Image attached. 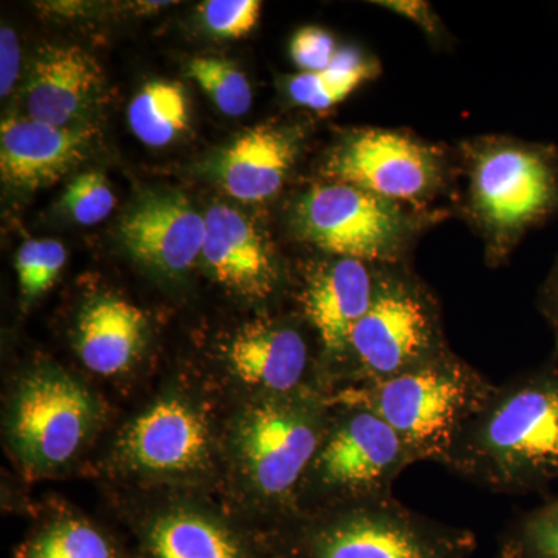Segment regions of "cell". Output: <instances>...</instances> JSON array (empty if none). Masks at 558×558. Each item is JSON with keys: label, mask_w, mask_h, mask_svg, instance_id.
<instances>
[{"label": "cell", "mask_w": 558, "mask_h": 558, "mask_svg": "<svg viewBox=\"0 0 558 558\" xmlns=\"http://www.w3.org/2000/svg\"><path fill=\"white\" fill-rule=\"evenodd\" d=\"M16 558H120L112 539L80 519L51 521L17 549Z\"/></svg>", "instance_id": "cell-23"}, {"label": "cell", "mask_w": 558, "mask_h": 558, "mask_svg": "<svg viewBox=\"0 0 558 558\" xmlns=\"http://www.w3.org/2000/svg\"><path fill=\"white\" fill-rule=\"evenodd\" d=\"M377 65L365 60L359 50L337 51L328 69L301 72L289 81L290 98L303 108L329 110L347 100L349 95L376 75Z\"/></svg>", "instance_id": "cell-22"}, {"label": "cell", "mask_w": 558, "mask_h": 558, "mask_svg": "<svg viewBox=\"0 0 558 558\" xmlns=\"http://www.w3.org/2000/svg\"><path fill=\"white\" fill-rule=\"evenodd\" d=\"M337 51L332 36L317 27L301 28L290 43L292 60L303 72L328 69Z\"/></svg>", "instance_id": "cell-29"}, {"label": "cell", "mask_w": 558, "mask_h": 558, "mask_svg": "<svg viewBox=\"0 0 558 558\" xmlns=\"http://www.w3.org/2000/svg\"><path fill=\"white\" fill-rule=\"evenodd\" d=\"M379 5L402 14L407 20L416 22L418 27L427 32L432 38L440 35L438 17L433 14V10L425 2H409V0L403 2V0H400V2H380Z\"/></svg>", "instance_id": "cell-31"}, {"label": "cell", "mask_w": 558, "mask_h": 558, "mask_svg": "<svg viewBox=\"0 0 558 558\" xmlns=\"http://www.w3.org/2000/svg\"><path fill=\"white\" fill-rule=\"evenodd\" d=\"M330 403L336 413L329 414L300 494L310 488L336 502L332 508L392 495L400 473L417 462L414 454L373 411L339 400Z\"/></svg>", "instance_id": "cell-8"}, {"label": "cell", "mask_w": 558, "mask_h": 558, "mask_svg": "<svg viewBox=\"0 0 558 558\" xmlns=\"http://www.w3.org/2000/svg\"><path fill=\"white\" fill-rule=\"evenodd\" d=\"M189 75L226 116L242 117L252 108L253 92L247 76L231 62L196 58L190 62Z\"/></svg>", "instance_id": "cell-25"}, {"label": "cell", "mask_w": 558, "mask_h": 558, "mask_svg": "<svg viewBox=\"0 0 558 558\" xmlns=\"http://www.w3.org/2000/svg\"><path fill=\"white\" fill-rule=\"evenodd\" d=\"M498 558H558V497L510 524Z\"/></svg>", "instance_id": "cell-24"}, {"label": "cell", "mask_w": 558, "mask_h": 558, "mask_svg": "<svg viewBox=\"0 0 558 558\" xmlns=\"http://www.w3.org/2000/svg\"><path fill=\"white\" fill-rule=\"evenodd\" d=\"M208 453L207 421L179 398L150 405L124 429L117 446V457L128 469L145 473L193 472Z\"/></svg>", "instance_id": "cell-12"}, {"label": "cell", "mask_w": 558, "mask_h": 558, "mask_svg": "<svg viewBox=\"0 0 558 558\" xmlns=\"http://www.w3.org/2000/svg\"><path fill=\"white\" fill-rule=\"evenodd\" d=\"M444 468L498 492L535 490L558 478V368L495 385L459 433Z\"/></svg>", "instance_id": "cell-1"}, {"label": "cell", "mask_w": 558, "mask_h": 558, "mask_svg": "<svg viewBox=\"0 0 558 558\" xmlns=\"http://www.w3.org/2000/svg\"><path fill=\"white\" fill-rule=\"evenodd\" d=\"M21 68V46L10 27L0 32V95L7 97L16 84Z\"/></svg>", "instance_id": "cell-30"}, {"label": "cell", "mask_w": 558, "mask_h": 558, "mask_svg": "<svg viewBox=\"0 0 558 558\" xmlns=\"http://www.w3.org/2000/svg\"><path fill=\"white\" fill-rule=\"evenodd\" d=\"M100 421L89 389L58 368L33 371L14 392L9 438L22 464L36 472L72 461Z\"/></svg>", "instance_id": "cell-9"}, {"label": "cell", "mask_w": 558, "mask_h": 558, "mask_svg": "<svg viewBox=\"0 0 558 558\" xmlns=\"http://www.w3.org/2000/svg\"><path fill=\"white\" fill-rule=\"evenodd\" d=\"M427 218L410 205L330 180L304 191L292 209L301 241L326 255L374 266L403 264Z\"/></svg>", "instance_id": "cell-6"}, {"label": "cell", "mask_w": 558, "mask_h": 558, "mask_svg": "<svg viewBox=\"0 0 558 558\" xmlns=\"http://www.w3.org/2000/svg\"><path fill=\"white\" fill-rule=\"evenodd\" d=\"M299 135L278 126H256L220 154L216 174L234 199L260 202L284 185L299 156Z\"/></svg>", "instance_id": "cell-18"}, {"label": "cell", "mask_w": 558, "mask_h": 558, "mask_svg": "<svg viewBox=\"0 0 558 558\" xmlns=\"http://www.w3.org/2000/svg\"><path fill=\"white\" fill-rule=\"evenodd\" d=\"M449 165L442 150L409 132L365 128L348 132L323 165L330 182L349 183L416 208L444 190Z\"/></svg>", "instance_id": "cell-10"}, {"label": "cell", "mask_w": 558, "mask_h": 558, "mask_svg": "<svg viewBox=\"0 0 558 558\" xmlns=\"http://www.w3.org/2000/svg\"><path fill=\"white\" fill-rule=\"evenodd\" d=\"M330 399L322 389L260 396L236 427V450L250 487L286 506L299 497L328 427Z\"/></svg>", "instance_id": "cell-7"}, {"label": "cell", "mask_w": 558, "mask_h": 558, "mask_svg": "<svg viewBox=\"0 0 558 558\" xmlns=\"http://www.w3.org/2000/svg\"><path fill=\"white\" fill-rule=\"evenodd\" d=\"M105 90L98 61L78 46L46 47L25 83L28 119L54 128L83 126Z\"/></svg>", "instance_id": "cell-15"}, {"label": "cell", "mask_w": 558, "mask_h": 558, "mask_svg": "<svg viewBox=\"0 0 558 558\" xmlns=\"http://www.w3.org/2000/svg\"><path fill=\"white\" fill-rule=\"evenodd\" d=\"M145 558H274V549L253 546L247 537L207 513L172 509L145 527Z\"/></svg>", "instance_id": "cell-20"}, {"label": "cell", "mask_w": 558, "mask_h": 558, "mask_svg": "<svg viewBox=\"0 0 558 558\" xmlns=\"http://www.w3.org/2000/svg\"><path fill=\"white\" fill-rule=\"evenodd\" d=\"M468 529L421 515L388 497L326 508L271 549L278 558H469Z\"/></svg>", "instance_id": "cell-4"}, {"label": "cell", "mask_w": 558, "mask_h": 558, "mask_svg": "<svg viewBox=\"0 0 558 558\" xmlns=\"http://www.w3.org/2000/svg\"><path fill=\"white\" fill-rule=\"evenodd\" d=\"M65 259L68 252L60 241L31 240L22 244L16 255V271L25 303H32L57 282Z\"/></svg>", "instance_id": "cell-26"}, {"label": "cell", "mask_w": 558, "mask_h": 558, "mask_svg": "<svg viewBox=\"0 0 558 558\" xmlns=\"http://www.w3.org/2000/svg\"><path fill=\"white\" fill-rule=\"evenodd\" d=\"M384 266L329 258L312 264L300 290L301 310L317 332L322 357L337 379L352 329L368 312Z\"/></svg>", "instance_id": "cell-11"}, {"label": "cell", "mask_w": 558, "mask_h": 558, "mask_svg": "<svg viewBox=\"0 0 558 558\" xmlns=\"http://www.w3.org/2000/svg\"><path fill=\"white\" fill-rule=\"evenodd\" d=\"M451 351L427 286L400 266H384L376 295L349 337L340 388L374 384L427 365Z\"/></svg>", "instance_id": "cell-5"}, {"label": "cell", "mask_w": 558, "mask_h": 558, "mask_svg": "<svg viewBox=\"0 0 558 558\" xmlns=\"http://www.w3.org/2000/svg\"><path fill=\"white\" fill-rule=\"evenodd\" d=\"M201 256L219 284L244 299L267 300L278 289L281 270L269 238L229 205H215L205 215Z\"/></svg>", "instance_id": "cell-14"}, {"label": "cell", "mask_w": 558, "mask_h": 558, "mask_svg": "<svg viewBox=\"0 0 558 558\" xmlns=\"http://www.w3.org/2000/svg\"><path fill=\"white\" fill-rule=\"evenodd\" d=\"M258 0H208L201 14L209 32L220 38H242L259 20Z\"/></svg>", "instance_id": "cell-28"}, {"label": "cell", "mask_w": 558, "mask_h": 558, "mask_svg": "<svg viewBox=\"0 0 558 558\" xmlns=\"http://www.w3.org/2000/svg\"><path fill=\"white\" fill-rule=\"evenodd\" d=\"M538 310L553 330L558 354V259L539 289Z\"/></svg>", "instance_id": "cell-32"}, {"label": "cell", "mask_w": 558, "mask_h": 558, "mask_svg": "<svg viewBox=\"0 0 558 558\" xmlns=\"http://www.w3.org/2000/svg\"><path fill=\"white\" fill-rule=\"evenodd\" d=\"M95 130L89 124L54 128L32 119H9L0 128V172L17 190L53 185L86 157Z\"/></svg>", "instance_id": "cell-16"}, {"label": "cell", "mask_w": 558, "mask_h": 558, "mask_svg": "<svg viewBox=\"0 0 558 558\" xmlns=\"http://www.w3.org/2000/svg\"><path fill=\"white\" fill-rule=\"evenodd\" d=\"M468 215L486 242L487 263L508 258L529 230L558 215V149L486 137L469 143Z\"/></svg>", "instance_id": "cell-2"}, {"label": "cell", "mask_w": 558, "mask_h": 558, "mask_svg": "<svg viewBox=\"0 0 558 558\" xmlns=\"http://www.w3.org/2000/svg\"><path fill=\"white\" fill-rule=\"evenodd\" d=\"M120 238L143 266L163 275H182L202 255L205 218L183 194H146L124 215Z\"/></svg>", "instance_id": "cell-13"}, {"label": "cell", "mask_w": 558, "mask_h": 558, "mask_svg": "<svg viewBox=\"0 0 558 558\" xmlns=\"http://www.w3.org/2000/svg\"><path fill=\"white\" fill-rule=\"evenodd\" d=\"M227 360L234 376L263 396H284L312 387L310 344L296 326L258 319L231 340Z\"/></svg>", "instance_id": "cell-17"}, {"label": "cell", "mask_w": 558, "mask_h": 558, "mask_svg": "<svg viewBox=\"0 0 558 558\" xmlns=\"http://www.w3.org/2000/svg\"><path fill=\"white\" fill-rule=\"evenodd\" d=\"M189 98L182 84L150 81L135 95L128 120L135 137L153 148L170 145L189 126Z\"/></svg>", "instance_id": "cell-21"}, {"label": "cell", "mask_w": 558, "mask_h": 558, "mask_svg": "<svg viewBox=\"0 0 558 558\" xmlns=\"http://www.w3.org/2000/svg\"><path fill=\"white\" fill-rule=\"evenodd\" d=\"M61 207L76 222L95 226L109 218L116 208V196L101 172H84L65 190Z\"/></svg>", "instance_id": "cell-27"}, {"label": "cell", "mask_w": 558, "mask_h": 558, "mask_svg": "<svg viewBox=\"0 0 558 558\" xmlns=\"http://www.w3.org/2000/svg\"><path fill=\"white\" fill-rule=\"evenodd\" d=\"M494 388L478 369L449 351L391 379L337 389L330 399L373 411L398 433L417 462L444 465L459 433Z\"/></svg>", "instance_id": "cell-3"}, {"label": "cell", "mask_w": 558, "mask_h": 558, "mask_svg": "<svg viewBox=\"0 0 558 558\" xmlns=\"http://www.w3.org/2000/svg\"><path fill=\"white\" fill-rule=\"evenodd\" d=\"M148 337L142 311L116 296L86 304L76 325V351L84 365L100 376H116L134 365Z\"/></svg>", "instance_id": "cell-19"}, {"label": "cell", "mask_w": 558, "mask_h": 558, "mask_svg": "<svg viewBox=\"0 0 558 558\" xmlns=\"http://www.w3.org/2000/svg\"><path fill=\"white\" fill-rule=\"evenodd\" d=\"M274 558H278L277 556H274Z\"/></svg>", "instance_id": "cell-33"}]
</instances>
